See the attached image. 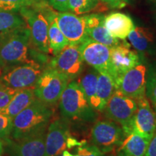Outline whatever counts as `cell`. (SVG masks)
<instances>
[{
  "mask_svg": "<svg viewBox=\"0 0 156 156\" xmlns=\"http://www.w3.org/2000/svg\"><path fill=\"white\" fill-rule=\"evenodd\" d=\"M149 2L153 6V7H155L156 9V0H149Z\"/></svg>",
  "mask_w": 156,
  "mask_h": 156,
  "instance_id": "37",
  "label": "cell"
},
{
  "mask_svg": "<svg viewBox=\"0 0 156 156\" xmlns=\"http://www.w3.org/2000/svg\"><path fill=\"white\" fill-rule=\"evenodd\" d=\"M34 88L17 90L7 106L0 111L12 119L36 99Z\"/></svg>",
  "mask_w": 156,
  "mask_h": 156,
  "instance_id": "21",
  "label": "cell"
},
{
  "mask_svg": "<svg viewBox=\"0 0 156 156\" xmlns=\"http://www.w3.org/2000/svg\"><path fill=\"white\" fill-rule=\"evenodd\" d=\"M56 23L69 44L79 45L88 38L86 34L85 15L80 16L69 12H57Z\"/></svg>",
  "mask_w": 156,
  "mask_h": 156,
  "instance_id": "14",
  "label": "cell"
},
{
  "mask_svg": "<svg viewBox=\"0 0 156 156\" xmlns=\"http://www.w3.org/2000/svg\"><path fill=\"white\" fill-rule=\"evenodd\" d=\"M153 107L154 111H155V113H156V103H155V104H153Z\"/></svg>",
  "mask_w": 156,
  "mask_h": 156,
  "instance_id": "38",
  "label": "cell"
},
{
  "mask_svg": "<svg viewBox=\"0 0 156 156\" xmlns=\"http://www.w3.org/2000/svg\"><path fill=\"white\" fill-rule=\"evenodd\" d=\"M136 102L137 109L130 124L129 132L134 131L151 140L156 132V113L146 96L136 100Z\"/></svg>",
  "mask_w": 156,
  "mask_h": 156,
  "instance_id": "13",
  "label": "cell"
},
{
  "mask_svg": "<svg viewBox=\"0 0 156 156\" xmlns=\"http://www.w3.org/2000/svg\"><path fill=\"white\" fill-rule=\"evenodd\" d=\"M77 154L74 156H106L105 153L101 152L100 150L94 145H87L83 143L78 146L77 148Z\"/></svg>",
  "mask_w": 156,
  "mask_h": 156,
  "instance_id": "31",
  "label": "cell"
},
{
  "mask_svg": "<svg viewBox=\"0 0 156 156\" xmlns=\"http://www.w3.org/2000/svg\"><path fill=\"white\" fill-rule=\"evenodd\" d=\"M26 25V23L19 13L0 10V38L15 29Z\"/></svg>",
  "mask_w": 156,
  "mask_h": 156,
  "instance_id": "25",
  "label": "cell"
},
{
  "mask_svg": "<svg viewBox=\"0 0 156 156\" xmlns=\"http://www.w3.org/2000/svg\"><path fill=\"white\" fill-rule=\"evenodd\" d=\"M30 44V34L27 25L0 38V64L2 69L34 60L29 56Z\"/></svg>",
  "mask_w": 156,
  "mask_h": 156,
  "instance_id": "4",
  "label": "cell"
},
{
  "mask_svg": "<svg viewBox=\"0 0 156 156\" xmlns=\"http://www.w3.org/2000/svg\"><path fill=\"white\" fill-rule=\"evenodd\" d=\"M79 46L84 62L99 73L112 77L116 84V76L111 62L110 47L90 38L84 40Z\"/></svg>",
  "mask_w": 156,
  "mask_h": 156,
  "instance_id": "9",
  "label": "cell"
},
{
  "mask_svg": "<svg viewBox=\"0 0 156 156\" xmlns=\"http://www.w3.org/2000/svg\"><path fill=\"white\" fill-rule=\"evenodd\" d=\"M145 95L152 104L156 103V67L147 71Z\"/></svg>",
  "mask_w": 156,
  "mask_h": 156,
  "instance_id": "27",
  "label": "cell"
},
{
  "mask_svg": "<svg viewBox=\"0 0 156 156\" xmlns=\"http://www.w3.org/2000/svg\"><path fill=\"white\" fill-rule=\"evenodd\" d=\"M62 117L69 122H93L96 120L97 111L91 106L77 82H69L58 101Z\"/></svg>",
  "mask_w": 156,
  "mask_h": 156,
  "instance_id": "3",
  "label": "cell"
},
{
  "mask_svg": "<svg viewBox=\"0 0 156 156\" xmlns=\"http://www.w3.org/2000/svg\"><path fill=\"white\" fill-rule=\"evenodd\" d=\"M129 41L139 54L153 55L156 51V44L153 33L143 27H134L128 36Z\"/></svg>",
  "mask_w": 156,
  "mask_h": 156,
  "instance_id": "19",
  "label": "cell"
},
{
  "mask_svg": "<svg viewBox=\"0 0 156 156\" xmlns=\"http://www.w3.org/2000/svg\"><path fill=\"white\" fill-rule=\"evenodd\" d=\"M54 113L52 106L36 98L27 108L12 119L10 138L23 139L46 132Z\"/></svg>",
  "mask_w": 156,
  "mask_h": 156,
  "instance_id": "1",
  "label": "cell"
},
{
  "mask_svg": "<svg viewBox=\"0 0 156 156\" xmlns=\"http://www.w3.org/2000/svg\"><path fill=\"white\" fill-rule=\"evenodd\" d=\"M36 2V0H0V10L17 12Z\"/></svg>",
  "mask_w": 156,
  "mask_h": 156,
  "instance_id": "28",
  "label": "cell"
},
{
  "mask_svg": "<svg viewBox=\"0 0 156 156\" xmlns=\"http://www.w3.org/2000/svg\"><path fill=\"white\" fill-rule=\"evenodd\" d=\"M151 140L135 132H129L126 134L122 144L117 148V155L118 156H144Z\"/></svg>",
  "mask_w": 156,
  "mask_h": 156,
  "instance_id": "20",
  "label": "cell"
},
{
  "mask_svg": "<svg viewBox=\"0 0 156 156\" xmlns=\"http://www.w3.org/2000/svg\"><path fill=\"white\" fill-rule=\"evenodd\" d=\"M104 25L109 34L119 40H125L134 28L131 17L122 12H113L105 16Z\"/></svg>",
  "mask_w": 156,
  "mask_h": 156,
  "instance_id": "18",
  "label": "cell"
},
{
  "mask_svg": "<svg viewBox=\"0 0 156 156\" xmlns=\"http://www.w3.org/2000/svg\"><path fill=\"white\" fill-rule=\"evenodd\" d=\"M147 67L140 62L124 73L116 83V89L129 98L138 100L146 96Z\"/></svg>",
  "mask_w": 156,
  "mask_h": 156,
  "instance_id": "11",
  "label": "cell"
},
{
  "mask_svg": "<svg viewBox=\"0 0 156 156\" xmlns=\"http://www.w3.org/2000/svg\"><path fill=\"white\" fill-rule=\"evenodd\" d=\"M2 71V65H1V64H0V74H1Z\"/></svg>",
  "mask_w": 156,
  "mask_h": 156,
  "instance_id": "39",
  "label": "cell"
},
{
  "mask_svg": "<svg viewBox=\"0 0 156 156\" xmlns=\"http://www.w3.org/2000/svg\"><path fill=\"white\" fill-rule=\"evenodd\" d=\"M125 136L122 126L110 119L97 121L91 129V142L105 154L117 149Z\"/></svg>",
  "mask_w": 156,
  "mask_h": 156,
  "instance_id": "7",
  "label": "cell"
},
{
  "mask_svg": "<svg viewBox=\"0 0 156 156\" xmlns=\"http://www.w3.org/2000/svg\"><path fill=\"white\" fill-rule=\"evenodd\" d=\"M111 62L116 76V85L119 79L129 69L140 64V54L136 50L130 48L125 40H123L119 45L110 48Z\"/></svg>",
  "mask_w": 156,
  "mask_h": 156,
  "instance_id": "15",
  "label": "cell"
},
{
  "mask_svg": "<svg viewBox=\"0 0 156 156\" xmlns=\"http://www.w3.org/2000/svg\"><path fill=\"white\" fill-rule=\"evenodd\" d=\"M104 19L105 15L100 13L85 15L86 34L92 40L112 48L119 44L121 40L109 34L105 27Z\"/></svg>",
  "mask_w": 156,
  "mask_h": 156,
  "instance_id": "17",
  "label": "cell"
},
{
  "mask_svg": "<svg viewBox=\"0 0 156 156\" xmlns=\"http://www.w3.org/2000/svg\"><path fill=\"white\" fill-rule=\"evenodd\" d=\"M137 109L136 100L124 95L116 89L103 109L108 119L122 126L126 134L129 132L130 124Z\"/></svg>",
  "mask_w": 156,
  "mask_h": 156,
  "instance_id": "8",
  "label": "cell"
},
{
  "mask_svg": "<svg viewBox=\"0 0 156 156\" xmlns=\"http://www.w3.org/2000/svg\"><path fill=\"white\" fill-rule=\"evenodd\" d=\"M84 62L79 45L68 44L54 56L48 65L63 74L71 82L77 80L83 73Z\"/></svg>",
  "mask_w": 156,
  "mask_h": 156,
  "instance_id": "10",
  "label": "cell"
},
{
  "mask_svg": "<svg viewBox=\"0 0 156 156\" xmlns=\"http://www.w3.org/2000/svg\"><path fill=\"white\" fill-rule=\"evenodd\" d=\"M69 82L65 75L48 65L34 87L35 95L42 102L53 106L58 102Z\"/></svg>",
  "mask_w": 156,
  "mask_h": 156,
  "instance_id": "6",
  "label": "cell"
},
{
  "mask_svg": "<svg viewBox=\"0 0 156 156\" xmlns=\"http://www.w3.org/2000/svg\"><path fill=\"white\" fill-rule=\"evenodd\" d=\"M44 68L36 60L5 67L0 74V82L15 90L34 88Z\"/></svg>",
  "mask_w": 156,
  "mask_h": 156,
  "instance_id": "5",
  "label": "cell"
},
{
  "mask_svg": "<svg viewBox=\"0 0 156 156\" xmlns=\"http://www.w3.org/2000/svg\"><path fill=\"white\" fill-rule=\"evenodd\" d=\"M155 20H156V16H155Z\"/></svg>",
  "mask_w": 156,
  "mask_h": 156,
  "instance_id": "41",
  "label": "cell"
},
{
  "mask_svg": "<svg viewBox=\"0 0 156 156\" xmlns=\"http://www.w3.org/2000/svg\"><path fill=\"white\" fill-rule=\"evenodd\" d=\"M69 131L70 122L63 117L51 122L45 140V156H58L65 151Z\"/></svg>",
  "mask_w": 156,
  "mask_h": 156,
  "instance_id": "12",
  "label": "cell"
},
{
  "mask_svg": "<svg viewBox=\"0 0 156 156\" xmlns=\"http://www.w3.org/2000/svg\"><path fill=\"white\" fill-rule=\"evenodd\" d=\"M36 2H46V0H36Z\"/></svg>",
  "mask_w": 156,
  "mask_h": 156,
  "instance_id": "40",
  "label": "cell"
},
{
  "mask_svg": "<svg viewBox=\"0 0 156 156\" xmlns=\"http://www.w3.org/2000/svg\"><path fill=\"white\" fill-rule=\"evenodd\" d=\"M12 120L7 115L0 112V140L4 142L10 139Z\"/></svg>",
  "mask_w": 156,
  "mask_h": 156,
  "instance_id": "29",
  "label": "cell"
},
{
  "mask_svg": "<svg viewBox=\"0 0 156 156\" xmlns=\"http://www.w3.org/2000/svg\"><path fill=\"white\" fill-rule=\"evenodd\" d=\"M5 152V144L4 142L0 140V156H2Z\"/></svg>",
  "mask_w": 156,
  "mask_h": 156,
  "instance_id": "35",
  "label": "cell"
},
{
  "mask_svg": "<svg viewBox=\"0 0 156 156\" xmlns=\"http://www.w3.org/2000/svg\"><path fill=\"white\" fill-rule=\"evenodd\" d=\"M62 156H74V155L71 154L69 151H64L63 153H62Z\"/></svg>",
  "mask_w": 156,
  "mask_h": 156,
  "instance_id": "36",
  "label": "cell"
},
{
  "mask_svg": "<svg viewBox=\"0 0 156 156\" xmlns=\"http://www.w3.org/2000/svg\"><path fill=\"white\" fill-rule=\"evenodd\" d=\"M116 89V84L112 77L103 74H98L96 88V95L99 105L98 112H103L105 106Z\"/></svg>",
  "mask_w": 156,
  "mask_h": 156,
  "instance_id": "24",
  "label": "cell"
},
{
  "mask_svg": "<svg viewBox=\"0 0 156 156\" xmlns=\"http://www.w3.org/2000/svg\"><path fill=\"white\" fill-rule=\"evenodd\" d=\"M56 13L54 11L48 17V46L50 54L54 56L58 54L69 44L67 39L62 34L56 23Z\"/></svg>",
  "mask_w": 156,
  "mask_h": 156,
  "instance_id": "23",
  "label": "cell"
},
{
  "mask_svg": "<svg viewBox=\"0 0 156 156\" xmlns=\"http://www.w3.org/2000/svg\"><path fill=\"white\" fill-rule=\"evenodd\" d=\"M17 90L11 88L0 82V111L7 106Z\"/></svg>",
  "mask_w": 156,
  "mask_h": 156,
  "instance_id": "30",
  "label": "cell"
},
{
  "mask_svg": "<svg viewBox=\"0 0 156 156\" xmlns=\"http://www.w3.org/2000/svg\"><path fill=\"white\" fill-rule=\"evenodd\" d=\"M46 132L23 139L10 138L4 142L5 151L9 156H45Z\"/></svg>",
  "mask_w": 156,
  "mask_h": 156,
  "instance_id": "16",
  "label": "cell"
},
{
  "mask_svg": "<svg viewBox=\"0 0 156 156\" xmlns=\"http://www.w3.org/2000/svg\"><path fill=\"white\" fill-rule=\"evenodd\" d=\"M69 0H48V3L55 10L64 12H69Z\"/></svg>",
  "mask_w": 156,
  "mask_h": 156,
  "instance_id": "32",
  "label": "cell"
},
{
  "mask_svg": "<svg viewBox=\"0 0 156 156\" xmlns=\"http://www.w3.org/2000/svg\"><path fill=\"white\" fill-rule=\"evenodd\" d=\"M101 2L112 9H122L130 3L132 0H100Z\"/></svg>",
  "mask_w": 156,
  "mask_h": 156,
  "instance_id": "33",
  "label": "cell"
},
{
  "mask_svg": "<svg viewBox=\"0 0 156 156\" xmlns=\"http://www.w3.org/2000/svg\"><path fill=\"white\" fill-rule=\"evenodd\" d=\"M99 73L91 67L83 72L78 77L77 83L86 96L87 101L95 110L98 112V101L96 95L98 76Z\"/></svg>",
  "mask_w": 156,
  "mask_h": 156,
  "instance_id": "22",
  "label": "cell"
},
{
  "mask_svg": "<svg viewBox=\"0 0 156 156\" xmlns=\"http://www.w3.org/2000/svg\"><path fill=\"white\" fill-rule=\"evenodd\" d=\"M100 0H69V11L77 15L89 13L95 9Z\"/></svg>",
  "mask_w": 156,
  "mask_h": 156,
  "instance_id": "26",
  "label": "cell"
},
{
  "mask_svg": "<svg viewBox=\"0 0 156 156\" xmlns=\"http://www.w3.org/2000/svg\"><path fill=\"white\" fill-rule=\"evenodd\" d=\"M46 2H36L19 11L30 34L31 44L38 51L50 54L48 46V17L53 9Z\"/></svg>",
  "mask_w": 156,
  "mask_h": 156,
  "instance_id": "2",
  "label": "cell"
},
{
  "mask_svg": "<svg viewBox=\"0 0 156 156\" xmlns=\"http://www.w3.org/2000/svg\"><path fill=\"white\" fill-rule=\"evenodd\" d=\"M144 156H156V132L152 137Z\"/></svg>",
  "mask_w": 156,
  "mask_h": 156,
  "instance_id": "34",
  "label": "cell"
}]
</instances>
